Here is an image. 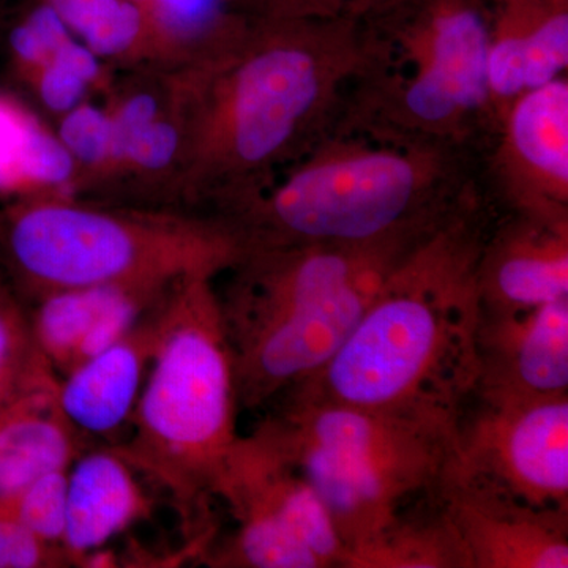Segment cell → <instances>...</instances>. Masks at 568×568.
I'll use <instances>...</instances> for the list:
<instances>
[{
	"mask_svg": "<svg viewBox=\"0 0 568 568\" xmlns=\"http://www.w3.org/2000/svg\"><path fill=\"white\" fill-rule=\"evenodd\" d=\"M213 282L197 276L168 291L136 403L134 458L193 503L216 495L239 439L233 353Z\"/></svg>",
	"mask_w": 568,
	"mask_h": 568,
	"instance_id": "obj_8",
	"label": "cell"
},
{
	"mask_svg": "<svg viewBox=\"0 0 568 568\" xmlns=\"http://www.w3.org/2000/svg\"><path fill=\"white\" fill-rule=\"evenodd\" d=\"M140 6L190 63L219 58L241 39L250 14L233 0H132Z\"/></svg>",
	"mask_w": 568,
	"mask_h": 568,
	"instance_id": "obj_24",
	"label": "cell"
},
{
	"mask_svg": "<svg viewBox=\"0 0 568 568\" xmlns=\"http://www.w3.org/2000/svg\"><path fill=\"white\" fill-rule=\"evenodd\" d=\"M77 193V166L55 130L17 95L0 92V200Z\"/></svg>",
	"mask_w": 568,
	"mask_h": 568,
	"instance_id": "obj_19",
	"label": "cell"
},
{
	"mask_svg": "<svg viewBox=\"0 0 568 568\" xmlns=\"http://www.w3.org/2000/svg\"><path fill=\"white\" fill-rule=\"evenodd\" d=\"M425 241V239H424ZM417 242L246 248L219 294L239 406L254 407L315 376Z\"/></svg>",
	"mask_w": 568,
	"mask_h": 568,
	"instance_id": "obj_4",
	"label": "cell"
},
{
	"mask_svg": "<svg viewBox=\"0 0 568 568\" xmlns=\"http://www.w3.org/2000/svg\"><path fill=\"white\" fill-rule=\"evenodd\" d=\"M488 197L469 149L334 125L267 183L213 211L246 248L424 241Z\"/></svg>",
	"mask_w": 568,
	"mask_h": 568,
	"instance_id": "obj_2",
	"label": "cell"
},
{
	"mask_svg": "<svg viewBox=\"0 0 568 568\" xmlns=\"http://www.w3.org/2000/svg\"><path fill=\"white\" fill-rule=\"evenodd\" d=\"M84 47L123 71L193 65L132 0H41Z\"/></svg>",
	"mask_w": 568,
	"mask_h": 568,
	"instance_id": "obj_18",
	"label": "cell"
},
{
	"mask_svg": "<svg viewBox=\"0 0 568 568\" xmlns=\"http://www.w3.org/2000/svg\"><path fill=\"white\" fill-rule=\"evenodd\" d=\"M439 489L470 568L568 567V514L526 506L447 467Z\"/></svg>",
	"mask_w": 568,
	"mask_h": 568,
	"instance_id": "obj_13",
	"label": "cell"
},
{
	"mask_svg": "<svg viewBox=\"0 0 568 568\" xmlns=\"http://www.w3.org/2000/svg\"><path fill=\"white\" fill-rule=\"evenodd\" d=\"M280 395V413L257 432L320 497L347 556L436 487L454 454L455 424L295 390Z\"/></svg>",
	"mask_w": 568,
	"mask_h": 568,
	"instance_id": "obj_7",
	"label": "cell"
},
{
	"mask_svg": "<svg viewBox=\"0 0 568 568\" xmlns=\"http://www.w3.org/2000/svg\"><path fill=\"white\" fill-rule=\"evenodd\" d=\"M47 541L17 518L0 511V568H33L48 559Z\"/></svg>",
	"mask_w": 568,
	"mask_h": 568,
	"instance_id": "obj_28",
	"label": "cell"
},
{
	"mask_svg": "<svg viewBox=\"0 0 568 568\" xmlns=\"http://www.w3.org/2000/svg\"><path fill=\"white\" fill-rule=\"evenodd\" d=\"M0 511L17 518L48 545L62 541L67 526V470H51L37 478Z\"/></svg>",
	"mask_w": 568,
	"mask_h": 568,
	"instance_id": "obj_26",
	"label": "cell"
},
{
	"mask_svg": "<svg viewBox=\"0 0 568 568\" xmlns=\"http://www.w3.org/2000/svg\"><path fill=\"white\" fill-rule=\"evenodd\" d=\"M14 347H17V338H14L13 325L9 323V317L0 310V386H3L7 373H9L11 361L14 357Z\"/></svg>",
	"mask_w": 568,
	"mask_h": 568,
	"instance_id": "obj_29",
	"label": "cell"
},
{
	"mask_svg": "<svg viewBox=\"0 0 568 568\" xmlns=\"http://www.w3.org/2000/svg\"><path fill=\"white\" fill-rule=\"evenodd\" d=\"M488 88L495 112L521 93L567 77L568 6L491 0Z\"/></svg>",
	"mask_w": 568,
	"mask_h": 568,
	"instance_id": "obj_16",
	"label": "cell"
},
{
	"mask_svg": "<svg viewBox=\"0 0 568 568\" xmlns=\"http://www.w3.org/2000/svg\"><path fill=\"white\" fill-rule=\"evenodd\" d=\"M70 428L59 410L36 405L0 414V510L37 478L67 469L73 457Z\"/></svg>",
	"mask_w": 568,
	"mask_h": 568,
	"instance_id": "obj_22",
	"label": "cell"
},
{
	"mask_svg": "<svg viewBox=\"0 0 568 568\" xmlns=\"http://www.w3.org/2000/svg\"><path fill=\"white\" fill-rule=\"evenodd\" d=\"M474 392L536 396L568 392V297L511 313H480Z\"/></svg>",
	"mask_w": 568,
	"mask_h": 568,
	"instance_id": "obj_15",
	"label": "cell"
},
{
	"mask_svg": "<svg viewBox=\"0 0 568 568\" xmlns=\"http://www.w3.org/2000/svg\"><path fill=\"white\" fill-rule=\"evenodd\" d=\"M55 134L78 173V193L106 189L112 166V129L104 106L92 100L55 119Z\"/></svg>",
	"mask_w": 568,
	"mask_h": 568,
	"instance_id": "obj_25",
	"label": "cell"
},
{
	"mask_svg": "<svg viewBox=\"0 0 568 568\" xmlns=\"http://www.w3.org/2000/svg\"><path fill=\"white\" fill-rule=\"evenodd\" d=\"M551 2L562 3V6H568V0H551Z\"/></svg>",
	"mask_w": 568,
	"mask_h": 568,
	"instance_id": "obj_30",
	"label": "cell"
},
{
	"mask_svg": "<svg viewBox=\"0 0 568 568\" xmlns=\"http://www.w3.org/2000/svg\"><path fill=\"white\" fill-rule=\"evenodd\" d=\"M155 335L156 327L142 334L130 332L103 353L71 368L55 398L63 420L92 435L119 428L136 406Z\"/></svg>",
	"mask_w": 568,
	"mask_h": 568,
	"instance_id": "obj_17",
	"label": "cell"
},
{
	"mask_svg": "<svg viewBox=\"0 0 568 568\" xmlns=\"http://www.w3.org/2000/svg\"><path fill=\"white\" fill-rule=\"evenodd\" d=\"M478 170L497 211L568 219L567 77L521 93L497 112Z\"/></svg>",
	"mask_w": 568,
	"mask_h": 568,
	"instance_id": "obj_11",
	"label": "cell"
},
{
	"mask_svg": "<svg viewBox=\"0 0 568 568\" xmlns=\"http://www.w3.org/2000/svg\"><path fill=\"white\" fill-rule=\"evenodd\" d=\"M365 65V26L250 17L219 58L190 67L185 151L173 196L222 207L304 155Z\"/></svg>",
	"mask_w": 568,
	"mask_h": 568,
	"instance_id": "obj_1",
	"label": "cell"
},
{
	"mask_svg": "<svg viewBox=\"0 0 568 568\" xmlns=\"http://www.w3.org/2000/svg\"><path fill=\"white\" fill-rule=\"evenodd\" d=\"M112 129L111 186L173 196L189 115L190 65L126 71L104 93Z\"/></svg>",
	"mask_w": 568,
	"mask_h": 568,
	"instance_id": "obj_12",
	"label": "cell"
},
{
	"mask_svg": "<svg viewBox=\"0 0 568 568\" xmlns=\"http://www.w3.org/2000/svg\"><path fill=\"white\" fill-rule=\"evenodd\" d=\"M2 231L14 271L43 294L100 284L168 290L216 280L244 253L216 216L112 207L74 194L11 201Z\"/></svg>",
	"mask_w": 568,
	"mask_h": 568,
	"instance_id": "obj_6",
	"label": "cell"
},
{
	"mask_svg": "<svg viewBox=\"0 0 568 568\" xmlns=\"http://www.w3.org/2000/svg\"><path fill=\"white\" fill-rule=\"evenodd\" d=\"M142 507L130 467L118 455L81 458L67 473V526L63 544L71 555L84 556L118 536Z\"/></svg>",
	"mask_w": 568,
	"mask_h": 568,
	"instance_id": "obj_21",
	"label": "cell"
},
{
	"mask_svg": "<svg viewBox=\"0 0 568 568\" xmlns=\"http://www.w3.org/2000/svg\"><path fill=\"white\" fill-rule=\"evenodd\" d=\"M496 215L485 197L409 250L338 353L287 390L457 425L477 384V261Z\"/></svg>",
	"mask_w": 568,
	"mask_h": 568,
	"instance_id": "obj_3",
	"label": "cell"
},
{
	"mask_svg": "<svg viewBox=\"0 0 568 568\" xmlns=\"http://www.w3.org/2000/svg\"><path fill=\"white\" fill-rule=\"evenodd\" d=\"M144 291L162 293L166 290L100 284L44 293L36 324L41 349L69 373L81 343L92 334L97 324L130 295Z\"/></svg>",
	"mask_w": 568,
	"mask_h": 568,
	"instance_id": "obj_23",
	"label": "cell"
},
{
	"mask_svg": "<svg viewBox=\"0 0 568 568\" xmlns=\"http://www.w3.org/2000/svg\"><path fill=\"white\" fill-rule=\"evenodd\" d=\"M216 495L239 525L230 566L346 568L345 545L320 497L263 433L239 437Z\"/></svg>",
	"mask_w": 568,
	"mask_h": 568,
	"instance_id": "obj_9",
	"label": "cell"
},
{
	"mask_svg": "<svg viewBox=\"0 0 568 568\" xmlns=\"http://www.w3.org/2000/svg\"><path fill=\"white\" fill-rule=\"evenodd\" d=\"M346 568H470L439 484L414 497L351 551Z\"/></svg>",
	"mask_w": 568,
	"mask_h": 568,
	"instance_id": "obj_20",
	"label": "cell"
},
{
	"mask_svg": "<svg viewBox=\"0 0 568 568\" xmlns=\"http://www.w3.org/2000/svg\"><path fill=\"white\" fill-rule=\"evenodd\" d=\"M447 470L526 506L568 514V392H473L458 414Z\"/></svg>",
	"mask_w": 568,
	"mask_h": 568,
	"instance_id": "obj_10",
	"label": "cell"
},
{
	"mask_svg": "<svg viewBox=\"0 0 568 568\" xmlns=\"http://www.w3.org/2000/svg\"><path fill=\"white\" fill-rule=\"evenodd\" d=\"M491 22V0H399L365 22V65L335 125L480 156L497 122L487 73Z\"/></svg>",
	"mask_w": 568,
	"mask_h": 568,
	"instance_id": "obj_5",
	"label": "cell"
},
{
	"mask_svg": "<svg viewBox=\"0 0 568 568\" xmlns=\"http://www.w3.org/2000/svg\"><path fill=\"white\" fill-rule=\"evenodd\" d=\"M399 0H264L254 17L324 18L369 22Z\"/></svg>",
	"mask_w": 568,
	"mask_h": 568,
	"instance_id": "obj_27",
	"label": "cell"
},
{
	"mask_svg": "<svg viewBox=\"0 0 568 568\" xmlns=\"http://www.w3.org/2000/svg\"><path fill=\"white\" fill-rule=\"evenodd\" d=\"M480 313H511L568 297V219L497 211L477 261Z\"/></svg>",
	"mask_w": 568,
	"mask_h": 568,
	"instance_id": "obj_14",
	"label": "cell"
}]
</instances>
